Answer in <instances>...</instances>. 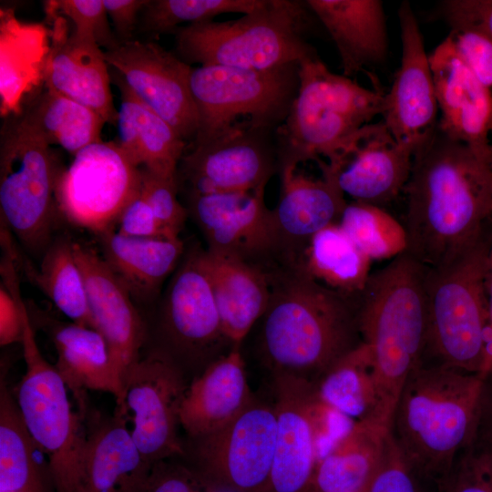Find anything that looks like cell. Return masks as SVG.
Instances as JSON below:
<instances>
[{
    "label": "cell",
    "mask_w": 492,
    "mask_h": 492,
    "mask_svg": "<svg viewBox=\"0 0 492 492\" xmlns=\"http://www.w3.org/2000/svg\"><path fill=\"white\" fill-rule=\"evenodd\" d=\"M492 225L446 262L427 267L423 363L483 374Z\"/></svg>",
    "instance_id": "cell-5"
},
{
    "label": "cell",
    "mask_w": 492,
    "mask_h": 492,
    "mask_svg": "<svg viewBox=\"0 0 492 492\" xmlns=\"http://www.w3.org/2000/svg\"><path fill=\"white\" fill-rule=\"evenodd\" d=\"M223 331L240 345L264 314L271 297L270 276L258 265L210 250L200 251Z\"/></svg>",
    "instance_id": "cell-27"
},
{
    "label": "cell",
    "mask_w": 492,
    "mask_h": 492,
    "mask_svg": "<svg viewBox=\"0 0 492 492\" xmlns=\"http://www.w3.org/2000/svg\"><path fill=\"white\" fill-rule=\"evenodd\" d=\"M264 190L190 193V211L204 234L208 250L252 264L279 247L282 235Z\"/></svg>",
    "instance_id": "cell-19"
},
{
    "label": "cell",
    "mask_w": 492,
    "mask_h": 492,
    "mask_svg": "<svg viewBox=\"0 0 492 492\" xmlns=\"http://www.w3.org/2000/svg\"><path fill=\"white\" fill-rule=\"evenodd\" d=\"M280 173V198L273 210L282 240L308 242L317 231L339 222L347 202L333 179L309 176L298 166H283Z\"/></svg>",
    "instance_id": "cell-29"
},
{
    "label": "cell",
    "mask_w": 492,
    "mask_h": 492,
    "mask_svg": "<svg viewBox=\"0 0 492 492\" xmlns=\"http://www.w3.org/2000/svg\"><path fill=\"white\" fill-rule=\"evenodd\" d=\"M103 3L117 34L123 39L122 42L132 40L138 15L149 0H103Z\"/></svg>",
    "instance_id": "cell-49"
},
{
    "label": "cell",
    "mask_w": 492,
    "mask_h": 492,
    "mask_svg": "<svg viewBox=\"0 0 492 492\" xmlns=\"http://www.w3.org/2000/svg\"><path fill=\"white\" fill-rule=\"evenodd\" d=\"M139 187V168L117 142L101 140L82 149L61 169L56 186L57 210L73 225L101 235L114 229Z\"/></svg>",
    "instance_id": "cell-13"
},
{
    "label": "cell",
    "mask_w": 492,
    "mask_h": 492,
    "mask_svg": "<svg viewBox=\"0 0 492 492\" xmlns=\"http://www.w3.org/2000/svg\"><path fill=\"white\" fill-rule=\"evenodd\" d=\"M490 166H491V168H492V159H491V163H490Z\"/></svg>",
    "instance_id": "cell-53"
},
{
    "label": "cell",
    "mask_w": 492,
    "mask_h": 492,
    "mask_svg": "<svg viewBox=\"0 0 492 492\" xmlns=\"http://www.w3.org/2000/svg\"><path fill=\"white\" fill-rule=\"evenodd\" d=\"M5 378L0 380V491L43 492L37 447Z\"/></svg>",
    "instance_id": "cell-36"
},
{
    "label": "cell",
    "mask_w": 492,
    "mask_h": 492,
    "mask_svg": "<svg viewBox=\"0 0 492 492\" xmlns=\"http://www.w3.org/2000/svg\"><path fill=\"white\" fill-rule=\"evenodd\" d=\"M271 278L262 315L261 348L273 376L316 383L339 359L362 343L358 296L333 290L299 266Z\"/></svg>",
    "instance_id": "cell-2"
},
{
    "label": "cell",
    "mask_w": 492,
    "mask_h": 492,
    "mask_svg": "<svg viewBox=\"0 0 492 492\" xmlns=\"http://www.w3.org/2000/svg\"><path fill=\"white\" fill-rule=\"evenodd\" d=\"M441 117L446 135L492 156V93L464 64L446 36L429 55Z\"/></svg>",
    "instance_id": "cell-23"
},
{
    "label": "cell",
    "mask_w": 492,
    "mask_h": 492,
    "mask_svg": "<svg viewBox=\"0 0 492 492\" xmlns=\"http://www.w3.org/2000/svg\"><path fill=\"white\" fill-rule=\"evenodd\" d=\"M306 1L263 0L228 21H206L173 31L177 56L188 64L264 71L300 64L317 54L307 42Z\"/></svg>",
    "instance_id": "cell-6"
},
{
    "label": "cell",
    "mask_w": 492,
    "mask_h": 492,
    "mask_svg": "<svg viewBox=\"0 0 492 492\" xmlns=\"http://www.w3.org/2000/svg\"><path fill=\"white\" fill-rule=\"evenodd\" d=\"M140 188V187H139ZM118 232L138 238L178 240L157 218L138 190L118 216Z\"/></svg>",
    "instance_id": "cell-47"
},
{
    "label": "cell",
    "mask_w": 492,
    "mask_h": 492,
    "mask_svg": "<svg viewBox=\"0 0 492 492\" xmlns=\"http://www.w3.org/2000/svg\"><path fill=\"white\" fill-rule=\"evenodd\" d=\"M49 335L56 351L54 364L78 404L87 410V392L111 394L117 400L122 382L114 366L108 344L96 329L64 322H52Z\"/></svg>",
    "instance_id": "cell-28"
},
{
    "label": "cell",
    "mask_w": 492,
    "mask_h": 492,
    "mask_svg": "<svg viewBox=\"0 0 492 492\" xmlns=\"http://www.w3.org/2000/svg\"><path fill=\"white\" fill-rule=\"evenodd\" d=\"M491 159L437 124L417 143L403 225L405 251L423 265L446 262L492 225Z\"/></svg>",
    "instance_id": "cell-1"
},
{
    "label": "cell",
    "mask_w": 492,
    "mask_h": 492,
    "mask_svg": "<svg viewBox=\"0 0 492 492\" xmlns=\"http://www.w3.org/2000/svg\"><path fill=\"white\" fill-rule=\"evenodd\" d=\"M440 12L446 22L471 23L492 36V0H446L441 3Z\"/></svg>",
    "instance_id": "cell-48"
},
{
    "label": "cell",
    "mask_w": 492,
    "mask_h": 492,
    "mask_svg": "<svg viewBox=\"0 0 492 492\" xmlns=\"http://www.w3.org/2000/svg\"><path fill=\"white\" fill-rule=\"evenodd\" d=\"M239 345L202 370L189 384L179 412L190 438L222 429L253 401Z\"/></svg>",
    "instance_id": "cell-25"
},
{
    "label": "cell",
    "mask_w": 492,
    "mask_h": 492,
    "mask_svg": "<svg viewBox=\"0 0 492 492\" xmlns=\"http://www.w3.org/2000/svg\"><path fill=\"white\" fill-rule=\"evenodd\" d=\"M488 323L485 335V356L483 374L492 369V235L488 256L487 274Z\"/></svg>",
    "instance_id": "cell-51"
},
{
    "label": "cell",
    "mask_w": 492,
    "mask_h": 492,
    "mask_svg": "<svg viewBox=\"0 0 492 492\" xmlns=\"http://www.w3.org/2000/svg\"><path fill=\"white\" fill-rule=\"evenodd\" d=\"M32 277L56 307L72 323L95 329L89 312L82 272L76 261L72 241H52L43 253L38 271Z\"/></svg>",
    "instance_id": "cell-37"
},
{
    "label": "cell",
    "mask_w": 492,
    "mask_h": 492,
    "mask_svg": "<svg viewBox=\"0 0 492 492\" xmlns=\"http://www.w3.org/2000/svg\"><path fill=\"white\" fill-rule=\"evenodd\" d=\"M60 171L52 147L17 115L5 124L0 144L1 221L33 252H45L52 242Z\"/></svg>",
    "instance_id": "cell-10"
},
{
    "label": "cell",
    "mask_w": 492,
    "mask_h": 492,
    "mask_svg": "<svg viewBox=\"0 0 492 492\" xmlns=\"http://www.w3.org/2000/svg\"><path fill=\"white\" fill-rule=\"evenodd\" d=\"M263 0H149L141 27L149 34L173 33L183 23L198 24L228 13L248 14Z\"/></svg>",
    "instance_id": "cell-40"
},
{
    "label": "cell",
    "mask_w": 492,
    "mask_h": 492,
    "mask_svg": "<svg viewBox=\"0 0 492 492\" xmlns=\"http://www.w3.org/2000/svg\"><path fill=\"white\" fill-rule=\"evenodd\" d=\"M306 245L301 268L310 277L343 294H361L370 277L373 261L338 222L314 233Z\"/></svg>",
    "instance_id": "cell-34"
},
{
    "label": "cell",
    "mask_w": 492,
    "mask_h": 492,
    "mask_svg": "<svg viewBox=\"0 0 492 492\" xmlns=\"http://www.w3.org/2000/svg\"><path fill=\"white\" fill-rule=\"evenodd\" d=\"M483 376L422 363L405 382L389 433L421 483L437 490L471 441Z\"/></svg>",
    "instance_id": "cell-3"
},
{
    "label": "cell",
    "mask_w": 492,
    "mask_h": 492,
    "mask_svg": "<svg viewBox=\"0 0 492 492\" xmlns=\"http://www.w3.org/2000/svg\"><path fill=\"white\" fill-rule=\"evenodd\" d=\"M388 430L354 422L320 457L311 492H366L381 465Z\"/></svg>",
    "instance_id": "cell-30"
},
{
    "label": "cell",
    "mask_w": 492,
    "mask_h": 492,
    "mask_svg": "<svg viewBox=\"0 0 492 492\" xmlns=\"http://www.w3.org/2000/svg\"><path fill=\"white\" fill-rule=\"evenodd\" d=\"M277 162L275 131L241 125L187 146L178 172L190 193L246 192L265 189Z\"/></svg>",
    "instance_id": "cell-16"
},
{
    "label": "cell",
    "mask_w": 492,
    "mask_h": 492,
    "mask_svg": "<svg viewBox=\"0 0 492 492\" xmlns=\"http://www.w3.org/2000/svg\"><path fill=\"white\" fill-rule=\"evenodd\" d=\"M1 10V112L18 115L23 95L44 81L50 34L41 25L22 24Z\"/></svg>",
    "instance_id": "cell-32"
},
{
    "label": "cell",
    "mask_w": 492,
    "mask_h": 492,
    "mask_svg": "<svg viewBox=\"0 0 492 492\" xmlns=\"http://www.w3.org/2000/svg\"><path fill=\"white\" fill-rule=\"evenodd\" d=\"M46 17L53 26L44 69L46 88L88 107L106 123H117L105 52L95 41L68 28L64 16L46 14Z\"/></svg>",
    "instance_id": "cell-22"
},
{
    "label": "cell",
    "mask_w": 492,
    "mask_h": 492,
    "mask_svg": "<svg viewBox=\"0 0 492 492\" xmlns=\"http://www.w3.org/2000/svg\"><path fill=\"white\" fill-rule=\"evenodd\" d=\"M162 327L174 353L204 370L224 355L226 336L200 252L188 256L166 293Z\"/></svg>",
    "instance_id": "cell-18"
},
{
    "label": "cell",
    "mask_w": 492,
    "mask_h": 492,
    "mask_svg": "<svg viewBox=\"0 0 492 492\" xmlns=\"http://www.w3.org/2000/svg\"><path fill=\"white\" fill-rule=\"evenodd\" d=\"M315 388L323 404L350 421H367L379 425L373 361L364 342L326 371L315 383Z\"/></svg>",
    "instance_id": "cell-35"
},
{
    "label": "cell",
    "mask_w": 492,
    "mask_h": 492,
    "mask_svg": "<svg viewBox=\"0 0 492 492\" xmlns=\"http://www.w3.org/2000/svg\"><path fill=\"white\" fill-rule=\"evenodd\" d=\"M0 492H30V491H0Z\"/></svg>",
    "instance_id": "cell-52"
},
{
    "label": "cell",
    "mask_w": 492,
    "mask_h": 492,
    "mask_svg": "<svg viewBox=\"0 0 492 492\" xmlns=\"http://www.w3.org/2000/svg\"><path fill=\"white\" fill-rule=\"evenodd\" d=\"M298 68L299 64L264 71L223 66L192 67L190 90L198 130L190 145L241 125L276 131L297 95Z\"/></svg>",
    "instance_id": "cell-8"
},
{
    "label": "cell",
    "mask_w": 492,
    "mask_h": 492,
    "mask_svg": "<svg viewBox=\"0 0 492 492\" xmlns=\"http://www.w3.org/2000/svg\"><path fill=\"white\" fill-rule=\"evenodd\" d=\"M312 13L332 37L343 68L350 77L366 74L374 90L384 93L369 68L383 64L388 55L386 17L380 0H307Z\"/></svg>",
    "instance_id": "cell-24"
},
{
    "label": "cell",
    "mask_w": 492,
    "mask_h": 492,
    "mask_svg": "<svg viewBox=\"0 0 492 492\" xmlns=\"http://www.w3.org/2000/svg\"><path fill=\"white\" fill-rule=\"evenodd\" d=\"M473 437L492 443V369L483 376Z\"/></svg>",
    "instance_id": "cell-50"
},
{
    "label": "cell",
    "mask_w": 492,
    "mask_h": 492,
    "mask_svg": "<svg viewBox=\"0 0 492 492\" xmlns=\"http://www.w3.org/2000/svg\"><path fill=\"white\" fill-rule=\"evenodd\" d=\"M299 87L275 131L279 168L325 159L384 111V93L333 73L317 54L299 64Z\"/></svg>",
    "instance_id": "cell-7"
},
{
    "label": "cell",
    "mask_w": 492,
    "mask_h": 492,
    "mask_svg": "<svg viewBox=\"0 0 492 492\" xmlns=\"http://www.w3.org/2000/svg\"><path fill=\"white\" fill-rule=\"evenodd\" d=\"M106 61L131 91L188 144L198 130L190 90L192 67L153 41L129 40L105 51Z\"/></svg>",
    "instance_id": "cell-17"
},
{
    "label": "cell",
    "mask_w": 492,
    "mask_h": 492,
    "mask_svg": "<svg viewBox=\"0 0 492 492\" xmlns=\"http://www.w3.org/2000/svg\"><path fill=\"white\" fill-rule=\"evenodd\" d=\"M138 138L139 168L178 181L179 165L188 144L167 121L138 98Z\"/></svg>",
    "instance_id": "cell-39"
},
{
    "label": "cell",
    "mask_w": 492,
    "mask_h": 492,
    "mask_svg": "<svg viewBox=\"0 0 492 492\" xmlns=\"http://www.w3.org/2000/svg\"><path fill=\"white\" fill-rule=\"evenodd\" d=\"M188 385L181 366L164 351L140 356L124 375L114 415L151 466L185 453L178 428Z\"/></svg>",
    "instance_id": "cell-12"
},
{
    "label": "cell",
    "mask_w": 492,
    "mask_h": 492,
    "mask_svg": "<svg viewBox=\"0 0 492 492\" xmlns=\"http://www.w3.org/2000/svg\"><path fill=\"white\" fill-rule=\"evenodd\" d=\"M22 123L49 146L72 155L101 141L105 120L88 107L46 88L17 115Z\"/></svg>",
    "instance_id": "cell-33"
},
{
    "label": "cell",
    "mask_w": 492,
    "mask_h": 492,
    "mask_svg": "<svg viewBox=\"0 0 492 492\" xmlns=\"http://www.w3.org/2000/svg\"><path fill=\"white\" fill-rule=\"evenodd\" d=\"M26 373L14 397L36 447L48 460L56 492H77L86 430L72 408L67 387L42 355L28 312L22 341Z\"/></svg>",
    "instance_id": "cell-9"
},
{
    "label": "cell",
    "mask_w": 492,
    "mask_h": 492,
    "mask_svg": "<svg viewBox=\"0 0 492 492\" xmlns=\"http://www.w3.org/2000/svg\"><path fill=\"white\" fill-rule=\"evenodd\" d=\"M437 492H492V443L472 437Z\"/></svg>",
    "instance_id": "cell-41"
},
{
    "label": "cell",
    "mask_w": 492,
    "mask_h": 492,
    "mask_svg": "<svg viewBox=\"0 0 492 492\" xmlns=\"http://www.w3.org/2000/svg\"><path fill=\"white\" fill-rule=\"evenodd\" d=\"M72 248L85 280L94 327L106 339L123 383L128 368L140 357L144 323L131 294L102 255L77 241H72Z\"/></svg>",
    "instance_id": "cell-21"
},
{
    "label": "cell",
    "mask_w": 492,
    "mask_h": 492,
    "mask_svg": "<svg viewBox=\"0 0 492 492\" xmlns=\"http://www.w3.org/2000/svg\"><path fill=\"white\" fill-rule=\"evenodd\" d=\"M102 257L139 300L152 297L183 253L180 239L138 238L112 229L101 235Z\"/></svg>",
    "instance_id": "cell-31"
},
{
    "label": "cell",
    "mask_w": 492,
    "mask_h": 492,
    "mask_svg": "<svg viewBox=\"0 0 492 492\" xmlns=\"http://www.w3.org/2000/svg\"><path fill=\"white\" fill-rule=\"evenodd\" d=\"M418 142L397 141L383 120L368 123L317 163L343 194L380 207L404 190Z\"/></svg>",
    "instance_id": "cell-15"
},
{
    "label": "cell",
    "mask_w": 492,
    "mask_h": 492,
    "mask_svg": "<svg viewBox=\"0 0 492 492\" xmlns=\"http://www.w3.org/2000/svg\"><path fill=\"white\" fill-rule=\"evenodd\" d=\"M223 489L197 470L166 459L152 466L144 492H221Z\"/></svg>",
    "instance_id": "cell-45"
},
{
    "label": "cell",
    "mask_w": 492,
    "mask_h": 492,
    "mask_svg": "<svg viewBox=\"0 0 492 492\" xmlns=\"http://www.w3.org/2000/svg\"><path fill=\"white\" fill-rule=\"evenodd\" d=\"M151 467L125 421L113 415L86 432L77 492H144Z\"/></svg>",
    "instance_id": "cell-26"
},
{
    "label": "cell",
    "mask_w": 492,
    "mask_h": 492,
    "mask_svg": "<svg viewBox=\"0 0 492 492\" xmlns=\"http://www.w3.org/2000/svg\"><path fill=\"white\" fill-rule=\"evenodd\" d=\"M338 223L372 261L394 259L406 251L403 223L381 207L356 200L347 203Z\"/></svg>",
    "instance_id": "cell-38"
},
{
    "label": "cell",
    "mask_w": 492,
    "mask_h": 492,
    "mask_svg": "<svg viewBox=\"0 0 492 492\" xmlns=\"http://www.w3.org/2000/svg\"><path fill=\"white\" fill-rule=\"evenodd\" d=\"M197 470L231 492H270L276 441L273 405L255 398L231 424L190 438Z\"/></svg>",
    "instance_id": "cell-14"
},
{
    "label": "cell",
    "mask_w": 492,
    "mask_h": 492,
    "mask_svg": "<svg viewBox=\"0 0 492 492\" xmlns=\"http://www.w3.org/2000/svg\"><path fill=\"white\" fill-rule=\"evenodd\" d=\"M139 169L141 194L159 221L179 238L187 218V209L177 198L178 181L166 179L144 168Z\"/></svg>",
    "instance_id": "cell-44"
},
{
    "label": "cell",
    "mask_w": 492,
    "mask_h": 492,
    "mask_svg": "<svg viewBox=\"0 0 492 492\" xmlns=\"http://www.w3.org/2000/svg\"><path fill=\"white\" fill-rule=\"evenodd\" d=\"M448 37L474 76L487 87H492V36L483 28L463 21L446 22Z\"/></svg>",
    "instance_id": "cell-43"
},
{
    "label": "cell",
    "mask_w": 492,
    "mask_h": 492,
    "mask_svg": "<svg viewBox=\"0 0 492 492\" xmlns=\"http://www.w3.org/2000/svg\"><path fill=\"white\" fill-rule=\"evenodd\" d=\"M402 57L388 93L383 121L397 141H419L437 124L438 105L429 55L411 5L398 8Z\"/></svg>",
    "instance_id": "cell-20"
},
{
    "label": "cell",
    "mask_w": 492,
    "mask_h": 492,
    "mask_svg": "<svg viewBox=\"0 0 492 492\" xmlns=\"http://www.w3.org/2000/svg\"><path fill=\"white\" fill-rule=\"evenodd\" d=\"M426 272L405 251L371 273L358 296L359 331L376 384L377 424L388 431L404 384L425 350Z\"/></svg>",
    "instance_id": "cell-4"
},
{
    "label": "cell",
    "mask_w": 492,
    "mask_h": 492,
    "mask_svg": "<svg viewBox=\"0 0 492 492\" xmlns=\"http://www.w3.org/2000/svg\"><path fill=\"white\" fill-rule=\"evenodd\" d=\"M366 492H424L389 432L381 465Z\"/></svg>",
    "instance_id": "cell-46"
},
{
    "label": "cell",
    "mask_w": 492,
    "mask_h": 492,
    "mask_svg": "<svg viewBox=\"0 0 492 492\" xmlns=\"http://www.w3.org/2000/svg\"><path fill=\"white\" fill-rule=\"evenodd\" d=\"M276 441L270 492H311L320 457L353 423L323 404L315 384L273 376Z\"/></svg>",
    "instance_id": "cell-11"
},
{
    "label": "cell",
    "mask_w": 492,
    "mask_h": 492,
    "mask_svg": "<svg viewBox=\"0 0 492 492\" xmlns=\"http://www.w3.org/2000/svg\"><path fill=\"white\" fill-rule=\"evenodd\" d=\"M45 12L68 19L75 33L95 41L107 50L120 43L111 31L103 0L46 1Z\"/></svg>",
    "instance_id": "cell-42"
}]
</instances>
